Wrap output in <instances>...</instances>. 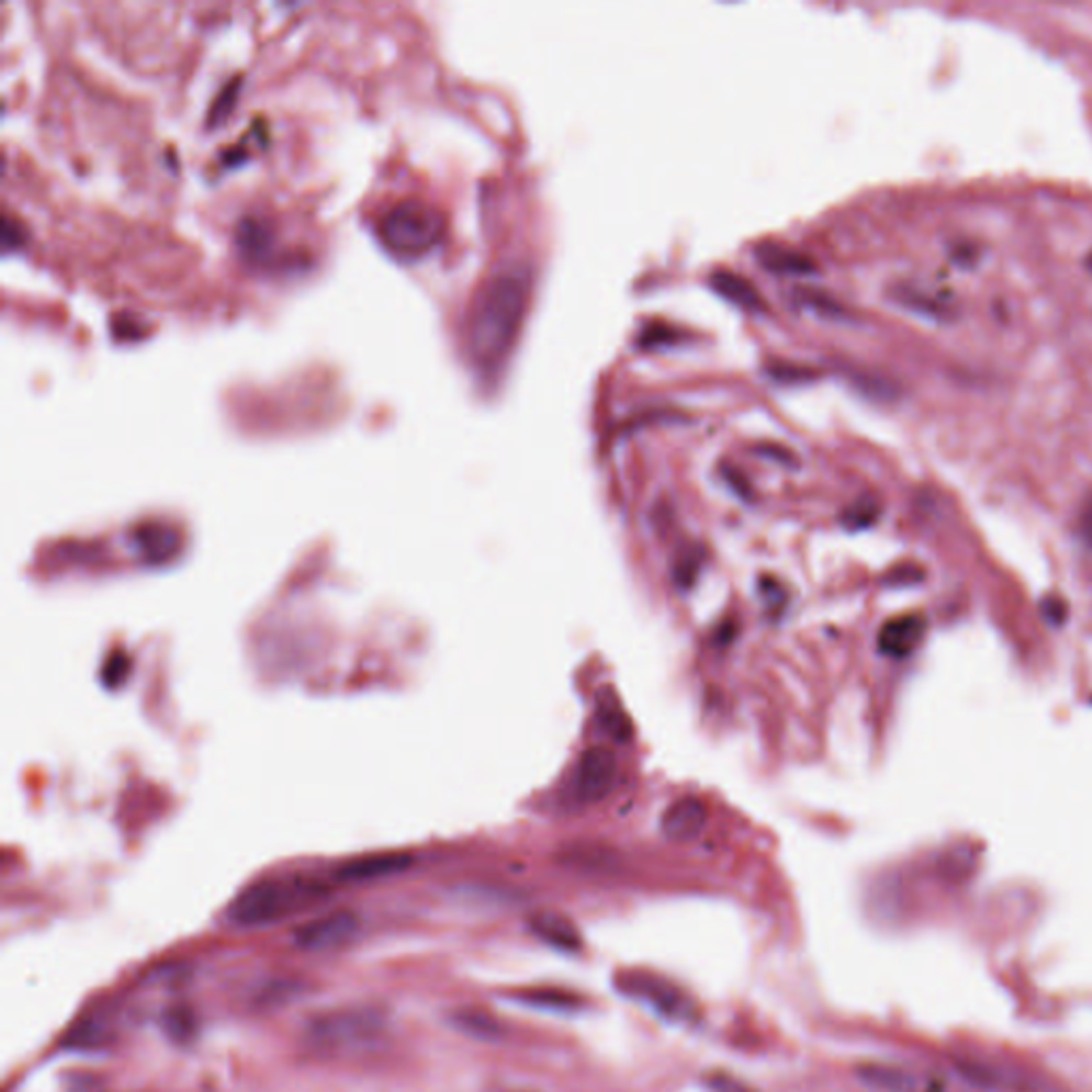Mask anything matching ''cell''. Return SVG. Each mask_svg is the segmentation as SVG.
<instances>
[{
    "mask_svg": "<svg viewBox=\"0 0 1092 1092\" xmlns=\"http://www.w3.org/2000/svg\"><path fill=\"white\" fill-rule=\"evenodd\" d=\"M531 297V271L510 264L479 291L468 318V354L483 374H495L519 338Z\"/></svg>",
    "mask_w": 1092,
    "mask_h": 1092,
    "instance_id": "6da1fadb",
    "label": "cell"
},
{
    "mask_svg": "<svg viewBox=\"0 0 1092 1092\" xmlns=\"http://www.w3.org/2000/svg\"><path fill=\"white\" fill-rule=\"evenodd\" d=\"M325 894L327 888L309 877L261 879L233 899L226 915L237 926H267L316 903Z\"/></svg>",
    "mask_w": 1092,
    "mask_h": 1092,
    "instance_id": "7a4b0ae2",
    "label": "cell"
},
{
    "mask_svg": "<svg viewBox=\"0 0 1092 1092\" xmlns=\"http://www.w3.org/2000/svg\"><path fill=\"white\" fill-rule=\"evenodd\" d=\"M447 230L444 212L423 199H402L378 221L380 241L397 257L429 252Z\"/></svg>",
    "mask_w": 1092,
    "mask_h": 1092,
    "instance_id": "3957f363",
    "label": "cell"
},
{
    "mask_svg": "<svg viewBox=\"0 0 1092 1092\" xmlns=\"http://www.w3.org/2000/svg\"><path fill=\"white\" fill-rule=\"evenodd\" d=\"M384 1028V1016L370 1007H346L314 1017L307 1039L320 1050H352L372 1044Z\"/></svg>",
    "mask_w": 1092,
    "mask_h": 1092,
    "instance_id": "277c9868",
    "label": "cell"
},
{
    "mask_svg": "<svg viewBox=\"0 0 1092 1092\" xmlns=\"http://www.w3.org/2000/svg\"><path fill=\"white\" fill-rule=\"evenodd\" d=\"M617 988L671 1022L694 1024L700 1017L698 1003L662 976H653L649 971H623L617 976Z\"/></svg>",
    "mask_w": 1092,
    "mask_h": 1092,
    "instance_id": "5b68a950",
    "label": "cell"
},
{
    "mask_svg": "<svg viewBox=\"0 0 1092 1092\" xmlns=\"http://www.w3.org/2000/svg\"><path fill=\"white\" fill-rule=\"evenodd\" d=\"M359 933V917L352 911H334L316 917L295 933V943L305 952H334L354 939Z\"/></svg>",
    "mask_w": 1092,
    "mask_h": 1092,
    "instance_id": "8992f818",
    "label": "cell"
},
{
    "mask_svg": "<svg viewBox=\"0 0 1092 1092\" xmlns=\"http://www.w3.org/2000/svg\"><path fill=\"white\" fill-rule=\"evenodd\" d=\"M617 781V757L606 747H589L576 766V791L585 802H600Z\"/></svg>",
    "mask_w": 1092,
    "mask_h": 1092,
    "instance_id": "52a82bcc",
    "label": "cell"
},
{
    "mask_svg": "<svg viewBox=\"0 0 1092 1092\" xmlns=\"http://www.w3.org/2000/svg\"><path fill=\"white\" fill-rule=\"evenodd\" d=\"M958 1069L965 1080L976 1084L978 1089L992 1092H1039V1084L1022 1073L1016 1067L1010 1065H997L988 1060H960Z\"/></svg>",
    "mask_w": 1092,
    "mask_h": 1092,
    "instance_id": "ba28073f",
    "label": "cell"
},
{
    "mask_svg": "<svg viewBox=\"0 0 1092 1092\" xmlns=\"http://www.w3.org/2000/svg\"><path fill=\"white\" fill-rule=\"evenodd\" d=\"M858 1078L877 1092H945L939 1078L892 1065H865L858 1069Z\"/></svg>",
    "mask_w": 1092,
    "mask_h": 1092,
    "instance_id": "9c48e42d",
    "label": "cell"
},
{
    "mask_svg": "<svg viewBox=\"0 0 1092 1092\" xmlns=\"http://www.w3.org/2000/svg\"><path fill=\"white\" fill-rule=\"evenodd\" d=\"M705 824H707V807L694 796L678 798L677 802H673L662 818L664 834L671 841H678V843L696 838L705 829Z\"/></svg>",
    "mask_w": 1092,
    "mask_h": 1092,
    "instance_id": "30bf717a",
    "label": "cell"
},
{
    "mask_svg": "<svg viewBox=\"0 0 1092 1092\" xmlns=\"http://www.w3.org/2000/svg\"><path fill=\"white\" fill-rule=\"evenodd\" d=\"M924 634V619L917 615H904L888 621L879 632V649L890 657H907Z\"/></svg>",
    "mask_w": 1092,
    "mask_h": 1092,
    "instance_id": "8fae6325",
    "label": "cell"
},
{
    "mask_svg": "<svg viewBox=\"0 0 1092 1092\" xmlns=\"http://www.w3.org/2000/svg\"><path fill=\"white\" fill-rule=\"evenodd\" d=\"M529 926H531L536 937H540L542 942L549 943L558 949H564V952H574L583 943L576 924L570 917H565L562 913H555V911L536 913L529 920Z\"/></svg>",
    "mask_w": 1092,
    "mask_h": 1092,
    "instance_id": "7c38bea8",
    "label": "cell"
},
{
    "mask_svg": "<svg viewBox=\"0 0 1092 1092\" xmlns=\"http://www.w3.org/2000/svg\"><path fill=\"white\" fill-rule=\"evenodd\" d=\"M413 865V858L406 854H378V856H365L346 863L338 870V879L341 881H372L380 877H389L395 873H402L404 868Z\"/></svg>",
    "mask_w": 1092,
    "mask_h": 1092,
    "instance_id": "4fadbf2b",
    "label": "cell"
},
{
    "mask_svg": "<svg viewBox=\"0 0 1092 1092\" xmlns=\"http://www.w3.org/2000/svg\"><path fill=\"white\" fill-rule=\"evenodd\" d=\"M596 713H598V721H600L604 732L612 741L628 743L632 739V734H634L632 719L626 713V709H623V705L612 687H603L598 691Z\"/></svg>",
    "mask_w": 1092,
    "mask_h": 1092,
    "instance_id": "5bb4252c",
    "label": "cell"
},
{
    "mask_svg": "<svg viewBox=\"0 0 1092 1092\" xmlns=\"http://www.w3.org/2000/svg\"><path fill=\"white\" fill-rule=\"evenodd\" d=\"M755 255L757 263L781 275H807L815 269V263L807 255L781 244H764L757 248Z\"/></svg>",
    "mask_w": 1092,
    "mask_h": 1092,
    "instance_id": "9a60e30c",
    "label": "cell"
},
{
    "mask_svg": "<svg viewBox=\"0 0 1092 1092\" xmlns=\"http://www.w3.org/2000/svg\"><path fill=\"white\" fill-rule=\"evenodd\" d=\"M711 284L716 289L717 293L721 297H725L728 302L736 303L745 309H762L764 307V302L757 293L754 284L747 280V278H741L736 275L734 271L730 269H719L713 275H711Z\"/></svg>",
    "mask_w": 1092,
    "mask_h": 1092,
    "instance_id": "2e32d148",
    "label": "cell"
},
{
    "mask_svg": "<svg viewBox=\"0 0 1092 1092\" xmlns=\"http://www.w3.org/2000/svg\"><path fill=\"white\" fill-rule=\"evenodd\" d=\"M519 1003L533 1010H551V1012H574L583 1007L581 997L570 994L564 990H529L515 997Z\"/></svg>",
    "mask_w": 1092,
    "mask_h": 1092,
    "instance_id": "e0dca14e",
    "label": "cell"
},
{
    "mask_svg": "<svg viewBox=\"0 0 1092 1092\" xmlns=\"http://www.w3.org/2000/svg\"><path fill=\"white\" fill-rule=\"evenodd\" d=\"M452 1022L468 1035L472 1037H481V1039H493L502 1033V1026L497 1020L483 1014V1012H472V1010H463L459 1014H454Z\"/></svg>",
    "mask_w": 1092,
    "mask_h": 1092,
    "instance_id": "ac0fdd59",
    "label": "cell"
},
{
    "mask_svg": "<svg viewBox=\"0 0 1092 1092\" xmlns=\"http://www.w3.org/2000/svg\"><path fill=\"white\" fill-rule=\"evenodd\" d=\"M142 547H144V553L151 558L154 562L162 560V558H169L178 544V538L171 529L167 528H151L146 529V533H142L139 538Z\"/></svg>",
    "mask_w": 1092,
    "mask_h": 1092,
    "instance_id": "d6986e66",
    "label": "cell"
},
{
    "mask_svg": "<svg viewBox=\"0 0 1092 1092\" xmlns=\"http://www.w3.org/2000/svg\"><path fill=\"white\" fill-rule=\"evenodd\" d=\"M101 1022H94V1020H88V1022H79V1026H76L71 1039L67 1042L71 1048H79V1050H92V1048H99L101 1044H105V1028L99 1026Z\"/></svg>",
    "mask_w": 1092,
    "mask_h": 1092,
    "instance_id": "ffe728a7",
    "label": "cell"
},
{
    "mask_svg": "<svg viewBox=\"0 0 1092 1092\" xmlns=\"http://www.w3.org/2000/svg\"><path fill=\"white\" fill-rule=\"evenodd\" d=\"M165 1028L173 1039H189L194 1022L187 1012H169L165 1017Z\"/></svg>",
    "mask_w": 1092,
    "mask_h": 1092,
    "instance_id": "44dd1931",
    "label": "cell"
},
{
    "mask_svg": "<svg viewBox=\"0 0 1092 1092\" xmlns=\"http://www.w3.org/2000/svg\"><path fill=\"white\" fill-rule=\"evenodd\" d=\"M1089 267H1091V271H1092V255H1091V259H1089Z\"/></svg>",
    "mask_w": 1092,
    "mask_h": 1092,
    "instance_id": "7402d4cb",
    "label": "cell"
}]
</instances>
